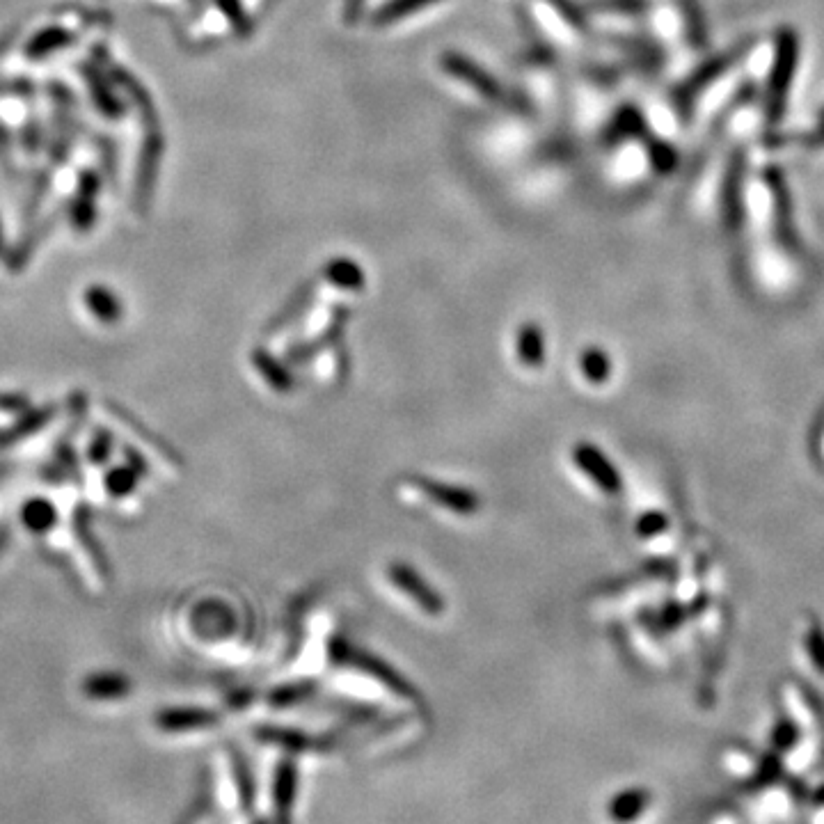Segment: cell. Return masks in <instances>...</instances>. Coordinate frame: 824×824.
Returning a JSON list of instances; mask_svg holds the SVG:
<instances>
[{
    "instance_id": "14",
    "label": "cell",
    "mask_w": 824,
    "mask_h": 824,
    "mask_svg": "<svg viewBox=\"0 0 824 824\" xmlns=\"http://www.w3.org/2000/svg\"><path fill=\"white\" fill-rule=\"evenodd\" d=\"M65 42H67V35L62 33V30L51 28V30H46L44 35H39V39H35V42L28 46V53H30V58H39L42 53L58 49V46H62Z\"/></svg>"
},
{
    "instance_id": "3",
    "label": "cell",
    "mask_w": 824,
    "mask_h": 824,
    "mask_svg": "<svg viewBox=\"0 0 824 824\" xmlns=\"http://www.w3.org/2000/svg\"><path fill=\"white\" fill-rule=\"evenodd\" d=\"M131 680L122 673H92L85 678L83 694L92 701H120L131 692Z\"/></svg>"
},
{
    "instance_id": "4",
    "label": "cell",
    "mask_w": 824,
    "mask_h": 824,
    "mask_svg": "<svg viewBox=\"0 0 824 824\" xmlns=\"http://www.w3.org/2000/svg\"><path fill=\"white\" fill-rule=\"evenodd\" d=\"M648 804H651V792L644 788L623 790L612 799L609 804V818L616 824H632L646 813Z\"/></svg>"
},
{
    "instance_id": "5",
    "label": "cell",
    "mask_w": 824,
    "mask_h": 824,
    "mask_svg": "<svg viewBox=\"0 0 824 824\" xmlns=\"http://www.w3.org/2000/svg\"><path fill=\"white\" fill-rule=\"evenodd\" d=\"M445 67H447L454 76L463 78L465 83H470L472 87H477V92H481L483 97H488V99H499V97H502V90H499V85L493 81V78L486 76V71H481L479 67H474L470 60L463 58V55H447V58H445Z\"/></svg>"
},
{
    "instance_id": "10",
    "label": "cell",
    "mask_w": 824,
    "mask_h": 824,
    "mask_svg": "<svg viewBox=\"0 0 824 824\" xmlns=\"http://www.w3.org/2000/svg\"><path fill=\"white\" fill-rule=\"evenodd\" d=\"M431 3H435V0H392L390 5H385L383 10L376 14V23L378 26H385V23L401 21L403 17L422 10V7H429Z\"/></svg>"
},
{
    "instance_id": "17",
    "label": "cell",
    "mask_w": 824,
    "mask_h": 824,
    "mask_svg": "<svg viewBox=\"0 0 824 824\" xmlns=\"http://www.w3.org/2000/svg\"><path fill=\"white\" fill-rule=\"evenodd\" d=\"M110 447H113V442H110L108 435H99V440H94V445L90 447V456H92V461H97V463L106 461V456H108Z\"/></svg>"
},
{
    "instance_id": "19",
    "label": "cell",
    "mask_w": 824,
    "mask_h": 824,
    "mask_svg": "<svg viewBox=\"0 0 824 824\" xmlns=\"http://www.w3.org/2000/svg\"><path fill=\"white\" fill-rule=\"evenodd\" d=\"M0 250H3V229H0Z\"/></svg>"
},
{
    "instance_id": "12",
    "label": "cell",
    "mask_w": 824,
    "mask_h": 824,
    "mask_svg": "<svg viewBox=\"0 0 824 824\" xmlns=\"http://www.w3.org/2000/svg\"><path fill=\"white\" fill-rule=\"evenodd\" d=\"M392 577H394V582L401 586V589H406V591H410L412 596H417V600H422V605L424 607H429L431 612H438V605H435V598H433V593L431 591H426L424 586L422 589H419L417 586V577L410 573L408 570V566H396V570L392 573Z\"/></svg>"
},
{
    "instance_id": "9",
    "label": "cell",
    "mask_w": 824,
    "mask_h": 824,
    "mask_svg": "<svg viewBox=\"0 0 824 824\" xmlns=\"http://www.w3.org/2000/svg\"><path fill=\"white\" fill-rule=\"evenodd\" d=\"M520 358L532 367H538L543 362V335L538 326H525L518 339Z\"/></svg>"
},
{
    "instance_id": "13",
    "label": "cell",
    "mask_w": 824,
    "mask_h": 824,
    "mask_svg": "<svg viewBox=\"0 0 824 824\" xmlns=\"http://www.w3.org/2000/svg\"><path fill=\"white\" fill-rule=\"evenodd\" d=\"M49 417H51V410H49V408L37 410V412H30L28 417H23V419H21V424L17 426V429H12L10 433L5 435V438L10 440V442H14L17 438H21V435L35 433L37 429H42V426H44L46 422H49Z\"/></svg>"
},
{
    "instance_id": "20",
    "label": "cell",
    "mask_w": 824,
    "mask_h": 824,
    "mask_svg": "<svg viewBox=\"0 0 824 824\" xmlns=\"http://www.w3.org/2000/svg\"><path fill=\"white\" fill-rule=\"evenodd\" d=\"M822 120H824V113H822Z\"/></svg>"
},
{
    "instance_id": "6",
    "label": "cell",
    "mask_w": 824,
    "mask_h": 824,
    "mask_svg": "<svg viewBox=\"0 0 824 824\" xmlns=\"http://www.w3.org/2000/svg\"><path fill=\"white\" fill-rule=\"evenodd\" d=\"M575 461H577V465L582 467L584 472L591 474V479L596 481L600 488H605V490H616L618 488V479H616L614 467L609 465L605 458H602V454L598 449H593L589 445L577 447Z\"/></svg>"
},
{
    "instance_id": "18",
    "label": "cell",
    "mask_w": 824,
    "mask_h": 824,
    "mask_svg": "<svg viewBox=\"0 0 824 824\" xmlns=\"http://www.w3.org/2000/svg\"><path fill=\"white\" fill-rule=\"evenodd\" d=\"M23 399H19V396H0V408L3 410H17V408H21L23 406Z\"/></svg>"
},
{
    "instance_id": "15",
    "label": "cell",
    "mask_w": 824,
    "mask_h": 824,
    "mask_svg": "<svg viewBox=\"0 0 824 824\" xmlns=\"http://www.w3.org/2000/svg\"><path fill=\"white\" fill-rule=\"evenodd\" d=\"M234 776H236V783H239V792H241V799H243V806L250 808L252 806V799H255V790H252V781H250V772L248 767L241 758L234 756Z\"/></svg>"
},
{
    "instance_id": "8",
    "label": "cell",
    "mask_w": 824,
    "mask_h": 824,
    "mask_svg": "<svg viewBox=\"0 0 824 824\" xmlns=\"http://www.w3.org/2000/svg\"><path fill=\"white\" fill-rule=\"evenodd\" d=\"M21 520L33 534H46L58 522V511L49 499H30L23 506Z\"/></svg>"
},
{
    "instance_id": "1",
    "label": "cell",
    "mask_w": 824,
    "mask_h": 824,
    "mask_svg": "<svg viewBox=\"0 0 824 824\" xmlns=\"http://www.w3.org/2000/svg\"><path fill=\"white\" fill-rule=\"evenodd\" d=\"M218 724V715L200 708H172L158 712L156 726L165 733H186Z\"/></svg>"
},
{
    "instance_id": "7",
    "label": "cell",
    "mask_w": 824,
    "mask_h": 824,
    "mask_svg": "<svg viewBox=\"0 0 824 824\" xmlns=\"http://www.w3.org/2000/svg\"><path fill=\"white\" fill-rule=\"evenodd\" d=\"M83 300H85V307L90 309V314L97 316L101 323H117L122 319L120 298H117L115 293L106 287H99V284L87 287Z\"/></svg>"
},
{
    "instance_id": "11",
    "label": "cell",
    "mask_w": 824,
    "mask_h": 824,
    "mask_svg": "<svg viewBox=\"0 0 824 824\" xmlns=\"http://www.w3.org/2000/svg\"><path fill=\"white\" fill-rule=\"evenodd\" d=\"M136 483H138V472L133 470L131 465L115 467V470H110L106 477V488L113 497H126L129 493H133Z\"/></svg>"
},
{
    "instance_id": "16",
    "label": "cell",
    "mask_w": 824,
    "mask_h": 824,
    "mask_svg": "<svg viewBox=\"0 0 824 824\" xmlns=\"http://www.w3.org/2000/svg\"><path fill=\"white\" fill-rule=\"evenodd\" d=\"M609 362L602 353L598 351H589L582 355V371L584 376H589L591 380H600L602 376H607V369Z\"/></svg>"
},
{
    "instance_id": "2",
    "label": "cell",
    "mask_w": 824,
    "mask_h": 824,
    "mask_svg": "<svg viewBox=\"0 0 824 824\" xmlns=\"http://www.w3.org/2000/svg\"><path fill=\"white\" fill-rule=\"evenodd\" d=\"M296 788H298V767L291 760L280 763V770L275 774V820L277 824H289L293 813V802H296Z\"/></svg>"
}]
</instances>
